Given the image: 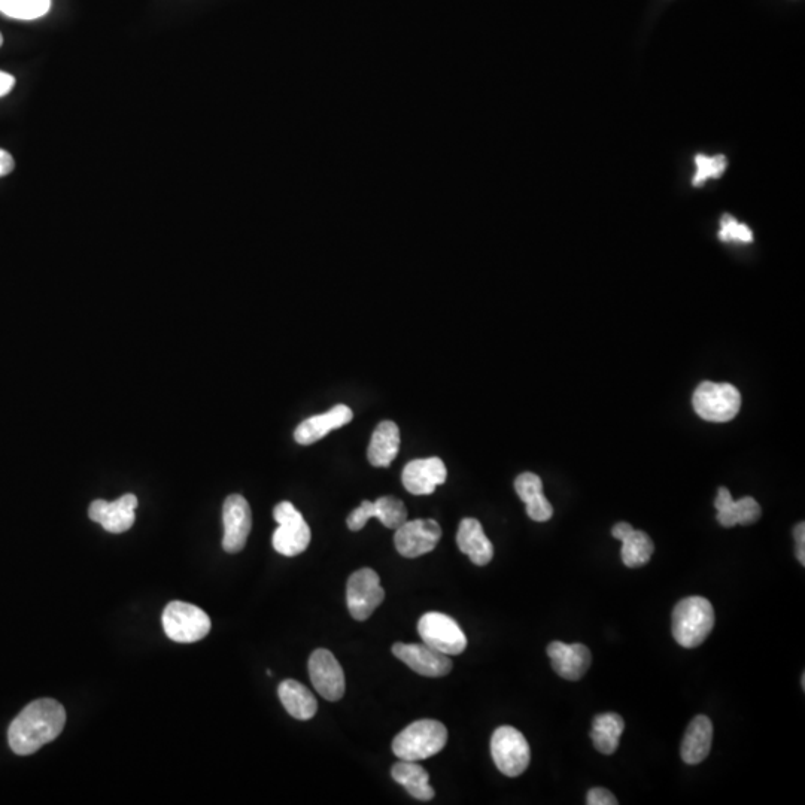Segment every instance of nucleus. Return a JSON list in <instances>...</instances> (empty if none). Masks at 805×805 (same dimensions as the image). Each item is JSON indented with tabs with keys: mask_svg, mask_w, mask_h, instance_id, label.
Wrapping results in <instances>:
<instances>
[{
	"mask_svg": "<svg viewBox=\"0 0 805 805\" xmlns=\"http://www.w3.org/2000/svg\"><path fill=\"white\" fill-rule=\"evenodd\" d=\"M66 725V710L59 701L44 698L24 707L8 729L9 747L27 756L56 740Z\"/></svg>",
	"mask_w": 805,
	"mask_h": 805,
	"instance_id": "nucleus-1",
	"label": "nucleus"
},
{
	"mask_svg": "<svg viewBox=\"0 0 805 805\" xmlns=\"http://www.w3.org/2000/svg\"><path fill=\"white\" fill-rule=\"evenodd\" d=\"M715 622V609L707 598H683L673 610L674 640L686 649H694L706 642Z\"/></svg>",
	"mask_w": 805,
	"mask_h": 805,
	"instance_id": "nucleus-2",
	"label": "nucleus"
},
{
	"mask_svg": "<svg viewBox=\"0 0 805 805\" xmlns=\"http://www.w3.org/2000/svg\"><path fill=\"white\" fill-rule=\"evenodd\" d=\"M448 743V729L439 721L421 719L403 729L393 741L400 761L418 762L442 752Z\"/></svg>",
	"mask_w": 805,
	"mask_h": 805,
	"instance_id": "nucleus-3",
	"label": "nucleus"
},
{
	"mask_svg": "<svg viewBox=\"0 0 805 805\" xmlns=\"http://www.w3.org/2000/svg\"><path fill=\"white\" fill-rule=\"evenodd\" d=\"M161 622L170 640L184 644L200 642L212 628L211 619L200 607L184 601L167 604Z\"/></svg>",
	"mask_w": 805,
	"mask_h": 805,
	"instance_id": "nucleus-4",
	"label": "nucleus"
},
{
	"mask_svg": "<svg viewBox=\"0 0 805 805\" xmlns=\"http://www.w3.org/2000/svg\"><path fill=\"white\" fill-rule=\"evenodd\" d=\"M273 518L279 527L273 533V548L284 557H297L311 543V528L302 513L290 503L282 501L273 510Z\"/></svg>",
	"mask_w": 805,
	"mask_h": 805,
	"instance_id": "nucleus-5",
	"label": "nucleus"
},
{
	"mask_svg": "<svg viewBox=\"0 0 805 805\" xmlns=\"http://www.w3.org/2000/svg\"><path fill=\"white\" fill-rule=\"evenodd\" d=\"M491 755L495 767L507 777L525 773L531 761L530 744L521 731L513 726H500L491 738Z\"/></svg>",
	"mask_w": 805,
	"mask_h": 805,
	"instance_id": "nucleus-6",
	"label": "nucleus"
},
{
	"mask_svg": "<svg viewBox=\"0 0 805 805\" xmlns=\"http://www.w3.org/2000/svg\"><path fill=\"white\" fill-rule=\"evenodd\" d=\"M695 412L704 421L728 422L741 409V394L734 385L703 382L692 397Z\"/></svg>",
	"mask_w": 805,
	"mask_h": 805,
	"instance_id": "nucleus-7",
	"label": "nucleus"
},
{
	"mask_svg": "<svg viewBox=\"0 0 805 805\" xmlns=\"http://www.w3.org/2000/svg\"><path fill=\"white\" fill-rule=\"evenodd\" d=\"M384 600L385 591L375 570L361 568L351 574L346 586V603L355 621H367Z\"/></svg>",
	"mask_w": 805,
	"mask_h": 805,
	"instance_id": "nucleus-8",
	"label": "nucleus"
},
{
	"mask_svg": "<svg viewBox=\"0 0 805 805\" xmlns=\"http://www.w3.org/2000/svg\"><path fill=\"white\" fill-rule=\"evenodd\" d=\"M418 633L422 642L448 656L466 650L467 637L460 625L445 613L428 612L419 619Z\"/></svg>",
	"mask_w": 805,
	"mask_h": 805,
	"instance_id": "nucleus-9",
	"label": "nucleus"
},
{
	"mask_svg": "<svg viewBox=\"0 0 805 805\" xmlns=\"http://www.w3.org/2000/svg\"><path fill=\"white\" fill-rule=\"evenodd\" d=\"M442 539V528L434 519L406 521L397 528L394 545L404 558L422 557L436 549Z\"/></svg>",
	"mask_w": 805,
	"mask_h": 805,
	"instance_id": "nucleus-10",
	"label": "nucleus"
},
{
	"mask_svg": "<svg viewBox=\"0 0 805 805\" xmlns=\"http://www.w3.org/2000/svg\"><path fill=\"white\" fill-rule=\"evenodd\" d=\"M308 668L312 685L322 698L339 701L345 695V673L330 650H315L309 658Z\"/></svg>",
	"mask_w": 805,
	"mask_h": 805,
	"instance_id": "nucleus-11",
	"label": "nucleus"
},
{
	"mask_svg": "<svg viewBox=\"0 0 805 805\" xmlns=\"http://www.w3.org/2000/svg\"><path fill=\"white\" fill-rule=\"evenodd\" d=\"M372 518H378L385 527L397 530L407 521V509L402 500L390 495L376 501L364 500L358 509L352 510L346 524L349 530L360 531Z\"/></svg>",
	"mask_w": 805,
	"mask_h": 805,
	"instance_id": "nucleus-12",
	"label": "nucleus"
},
{
	"mask_svg": "<svg viewBox=\"0 0 805 805\" xmlns=\"http://www.w3.org/2000/svg\"><path fill=\"white\" fill-rule=\"evenodd\" d=\"M223 548L227 554H238L245 548L252 527L251 507L242 495L227 497L223 507Z\"/></svg>",
	"mask_w": 805,
	"mask_h": 805,
	"instance_id": "nucleus-13",
	"label": "nucleus"
},
{
	"mask_svg": "<svg viewBox=\"0 0 805 805\" xmlns=\"http://www.w3.org/2000/svg\"><path fill=\"white\" fill-rule=\"evenodd\" d=\"M396 658L404 662L410 670L425 677H443L451 673V658L427 644L396 643L393 646Z\"/></svg>",
	"mask_w": 805,
	"mask_h": 805,
	"instance_id": "nucleus-14",
	"label": "nucleus"
},
{
	"mask_svg": "<svg viewBox=\"0 0 805 805\" xmlns=\"http://www.w3.org/2000/svg\"><path fill=\"white\" fill-rule=\"evenodd\" d=\"M138 504V498L133 494L123 495L115 501L96 500L91 503L88 516L108 533H126L135 524Z\"/></svg>",
	"mask_w": 805,
	"mask_h": 805,
	"instance_id": "nucleus-15",
	"label": "nucleus"
},
{
	"mask_svg": "<svg viewBox=\"0 0 805 805\" xmlns=\"http://www.w3.org/2000/svg\"><path fill=\"white\" fill-rule=\"evenodd\" d=\"M448 478V470L440 458H422L406 464L402 473L404 488L413 495H430Z\"/></svg>",
	"mask_w": 805,
	"mask_h": 805,
	"instance_id": "nucleus-16",
	"label": "nucleus"
},
{
	"mask_svg": "<svg viewBox=\"0 0 805 805\" xmlns=\"http://www.w3.org/2000/svg\"><path fill=\"white\" fill-rule=\"evenodd\" d=\"M548 655L555 673L571 682L582 679L591 667V650L582 643L552 642L548 646Z\"/></svg>",
	"mask_w": 805,
	"mask_h": 805,
	"instance_id": "nucleus-17",
	"label": "nucleus"
},
{
	"mask_svg": "<svg viewBox=\"0 0 805 805\" xmlns=\"http://www.w3.org/2000/svg\"><path fill=\"white\" fill-rule=\"evenodd\" d=\"M352 418H354V412L351 407L337 404L328 412L311 416L303 421L294 431V439L300 445H312V443L320 442L331 431L339 430L343 425L349 424Z\"/></svg>",
	"mask_w": 805,
	"mask_h": 805,
	"instance_id": "nucleus-18",
	"label": "nucleus"
},
{
	"mask_svg": "<svg viewBox=\"0 0 805 805\" xmlns=\"http://www.w3.org/2000/svg\"><path fill=\"white\" fill-rule=\"evenodd\" d=\"M715 507L718 510L719 524L725 528L755 524L762 515L761 506L755 498L743 497L735 501L726 488H719Z\"/></svg>",
	"mask_w": 805,
	"mask_h": 805,
	"instance_id": "nucleus-19",
	"label": "nucleus"
},
{
	"mask_svg": "<svg viewBox=\"0 0 805 805\" xmlns=\"http://www.w3.org/2000/svg\"><path fill=\"white\" fill-rule=\"evenodd\" d=\"M458 548L463 554L469 555L473 564L483 567L491 563L494 558V546L486 537L481 522L475 518H466L460 522L457 534Z\"/></svg>",
	"mask_w": 805,
	"mask_h": 805,
	"instance_id": "nucleus-20",
	"label": "nucleus"
},
{
	"mask_svg": "<svg viewBox=\"0 0 805 805\" xmlns=\"http://www.w3.org/2000/svg\"><path fill=\"white\" fill-rule=\"evenodd\" d=\"M712 743V721L707 716H697V718L692 719L691 724L686 729L682 746H680V755H682V759L686 764H700L709 756L710 750H712Z\"/></svg>",
	"mask_w": 805,
	"mask_h": 805,
	"instance_id": "nucleus-21",
	"label": "nucleus"
},
{
	"mask_svg": "<svg viewBox=\"0 0 805 805\" xmlns=\"http://www.w3.org/2000/svg\"><path fill=\"white\" fill-rule=\"evenodd\" d=\"M515 489L519 498L527 506V513L533 521L546 522L554 515V507L543 494V482L534 473H522L516 478Z\"/></svg>",
	"mask_w": 805,
	"mask_h": 805,
	"instance_id": "nucleus-22",
	"label": "nucleus"
},
{
	"mask_svg": "<svg viewBox=\"0 0 805 805\" xmlns=\"http://www.w3.org/2000/svg\"><path fill=\"white\" fill-rule=\"evenodd\" d=\"M400 449V430L396 422L384 421L376 427L367 448V458L375 467H390Z\"/></svg>",
	"mask_w": 805,
	"mask_h": 805,
	"instance_id": "nucleus-23",
	"label": "nucleus"
},
{
	"mask_svg": "<svg viewBox=\"0 0 805 805\" xmlns=\"http://www.w3.org/2000/svg\"><path fill=\"white\" fill-rule=\"evenodd\" d=\"M279 700L288 715L299 721H309L317 715L318 703L311 691L297 680L287 679L279 685Z\"/></svg>",
	"mask_w": 805,
	"mask_h": 805,
	"instance_id": "nucleus-24",
	"label": "nucleus"
},
{
	"mask_svg": "<svg viewBox=\"0 0 805 805\" xmlns=\"http://www.w3.org/2000/svg\"><path fill=\"white\" fill-rule=\"evenodd\" d=\"M391 776L393 779L396 780L399 785H402L407 792H409L410 797L416 798L419 801H430L433 800L434 789L431 788L430 783H428V779H430V774L421 767V765L416 764V762L410 761H400L391 768Z\"/></svg>",
	"mask_w": 805,
	"mask_h": 805,
	"instance_id": "nucleus-25",
	"label": "nucleus"
},
{
	"mask_svg": "<svg viewBox=\"0 0 805 805\" xmlns=\"http://www.w3.org/2000/svg\"><path fill=\"white\" fill-rule=\"evenodd\" d=\"M624 728V719L616 713L595 716L591 731L595 749L603 755H613L618 750Z\"/></svg>",
	"mask_w": 805,
	"mask_h": 805,
	"instance_id": "nucleus-26",
	"label": "nucleus"
},
{
	"mask_svg": "<svg viewBox=\"0 0 805 805\" xmlns=\"http://www.w3.org/2000/svg\"><path fill=\"white\" fill-rule=\"evenodd\" d=\"M619 542H622V561L630 568L643 567L649 563L653 551H655L652 539L644 531L634 530V528Z\"/></svg>",
	"mask_w": 805,
	"mask_h": 805,
	"instance_id": "nucleus-27",
	"label": "nucleus"
},
{
	"mask_svg": "<svg viewBox=\"0 0 805 805\" xmlns=\"http://www.w3.org/2000/svg\"><path fill=\"white\" fill-rule=\"evenodd\" d=\"M51 8V0H0V12L17 20H36Z\"/></svg>",
	"mask_w": 805,
	"mask_h": 805,
	"instance_id": "nucleus-28",
	"label": "nucleus"
},
{
	"mask_svg": "<svg viewBox=\"0 0 805 805\" xmlns=\"http://www.w3.org/2000/svg\"><path fill=\"white\" fill-rule=\"evenodd\" d=\"M695 163H697V173H695L694 181H692L695 187H701L709 179L721 178L724 175L726 166H728L725 156H697L695 157Z\"/></svg>",
	"mask_w": 805,
	"mask_h": 805,
	"instance_id": "nucleus-29",
	"label": "nucleus"
},
{
	"mask_svg": "<svg viewBox=\"0 0 805 805\" xmlns=\"http://www.w3.org/2000/svg\"><path fill=\"white\" fill-rule=\"evenodd\" d=\"M719 239L722 242H753V233L746 224L737 223L731 215H725L721 221Z\"/></svg>",
	"mask_w": 805,
	"mask_h": 805,
	"instance_id": "nucleus-30",
	"label": "nucleus"
},
{
	"mask_svg": "<svg viewBox=\"0 0 805 805\" xmlns=\"http://www.w3.org/2000/svg\"><path fill=\"white\" fill-rule=\"evenodd\" d=\"M619 801L616 800L612 792L604 788H594L588 792L586 797V804L588 805H616Z\"/></svg>",
	"mask_w": 805,
	"mask_h": 805,
	"instance_id": "nucleus-31",
	"label": "nucleus"
},
{
	"mask_svg": "<svg viewBox=\"0 0 805 805\" xmlns=\"http://www.w3.org/2000/svg\"><path fill=\"white\" fill-rule=\"evenodd\" d=\"M795 543H797V558L801 565H805V525L804 522L795 527Z\"/></svg>",
	"mask_w": 805,
	"mask_h": 805,
	"instance_id": "nucleus-32",
	"label": "nucleus"
},
{
	"mask_svg": "<svg viewBox=\"0 0 805 805\" xmlns=\"http://www.w3.org/2000/svg\"><path fill=\"white\" fill-rule=\"evenodd\" d=\"M15 161L12 159L11 154L6 153L5 150H0V178L9 175L14 170Z\"/></svg>",
	"mask_w": 805,
	"mask_h": 805,
	"instance_id": "nucleus-33",
	"label": "nucleus"
},
{
	"mask_svg": "<svg viewBox=\"0 0 805 805\" xmlns=\"http://www.w3.org/2000/svg\"><path fill=\"white\" fill-rule=\"evenodd\" d=\"M15 85V78L12 75L6 74V72L0 71V97L6 96V94L11 93L12 88Z\"/></svg>",
	"mask_w": 805,
	"mask_h": 805,
	"instance_id": "nucleus-34",
	"label": "nucleus"
},
{
	"mask_svg": "<svg viewBox=\"0 0 805 805\" xmlns=\"http://www.w3.org/2000/svg\"><path fill=\"white\" fill-rule=\"evenodd\" d=\"M2 44H3V38H2V33H0V47H2Z\"/></svg>",
	"mask_w": 805,
	"mask_h": 805,
	"instance_id": "nucleus-35",
	"label": "nucleus"
}]
</instances>
